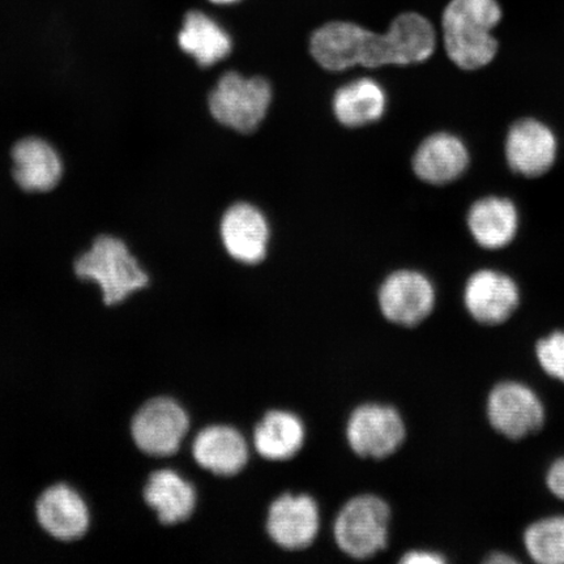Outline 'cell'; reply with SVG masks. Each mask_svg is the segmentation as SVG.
Wrapping results in <instances>:
<instances>
[{
	"label": "cell",
	"mask_w": 564,
	"mask_h": 564,
	"mask_svg": "<svg viewBox=\"0 0 564 564\" xmlns=\"http://www.w3.org/2000/svg\"><path fill=\"white\" fill-rule=\"evenodd\" d=\"M505 154L512 172L525 178H539L554 166L558 140L539 119H519L507 133Z\"/></svg>",
	"instance_id": "cell-9"
},
{
	"label": "cell",
	"mask_w": 564,
	"mask_h": 564,
	"mask_svg": "<svg viewBox=\"0 0 564 564\" xmlns=\"http://www.w3.org/2000/svg\"><path fill=\"white\" fill-rule=\"evenodd\" d=\"M178 44L202 67L217 65L227 58L232 47L229 33L202 11L187 13L178 34Z\"/></svg>",
	"instance_id": "cell-21"
},
{
	"label": "cell",
	"mask_w": 564,
	"mask_h": 564,
	"mask_svg": "<svg viewBox=\"0 0 564 564\" xmlns=\"http://www.w3.org/2000/svg\"><path fill=\"white\" fill-rule=\"evenodd\" d=\"M401 562L405 564H442L446 558L438 553L417 550V552L406 553Z\"/></svg>",
	"instance_id": "cell-27"
},
{
	"label": "cell",
	"mask_w": 564,
	"mask_h": 564,
	"mask_svg": "<svg viewBox=\"0 0 564 564\" xmlns=\"http://www.w3.org/2000/svg\"><path fill=\"white\" fill-rule=\"evenodd\" d=\"M502 17L497 0H451L442 17L443 44L451 62L464 70L489 66L499 48L492 31Z\"/></svg>",
	"instance_id": "cell-2"
},
{
	"label": "cell",
	"mask_w": 564,
	"mask_h": 564,
	"mask_svg": "<svg viewBox=\"0 0 564 564\" xmlns=\"http://www.w3.org/2000/svg\"><path fill=\"white\" fill-rule=\"evenodd\" d=\"M188 429L185 409L165 394L145 400L130 422L133 444L141 454L151 458H166L178 453Z\"/></svg>",
	"instance_id": "cell-4"
},
{
	"label": "cell",
	"mask_w": 564,
	"mask_h": 564,
	"mask_svg": "<svg viewBox=\"0 0 564 564\" xmlns=\"http://www.w3.org/2000/svg\"><path fill=\"white\" fill-rule=\"evenodd\" d=\"M272 87L264 77L227 73L209 95V111L228 129L251 133L259 129L272 104Z\"/></svg>",
	"instance_id": "cell-3"
},
{
	"label": "cell",
	"mask_w": 564,
	"mask_h": 564,
	"mask_svg": "<svg viewBox=\"0 0 564 564\" xmlns=\"http://www.w3.org/2000/svg\"><path fill=\"white\" fill-rule=\"evenodd\" d=\"M488 419L500 435L520 441L544 426L545 408L532 388L509 380L492 388L488 399Z\"/></svg>",
	"instance_id": "cell-6"
},
{
	"label": "cell",
	"mask_w": 564,
	"mask_h": 564,
	"mask_svg": "<svg viewBox=\"0 0 564 564\" xmlns=\"http://www.w3.org/2000/svg\"><path fill=\"white\" fill-rule=\"evenodd\" d=\"M386 109V90L369 77L345 84L334 96L337 121L351 129L378 122Z\"/></svg>",
	"instance_id": "cell-22"
},
{
	"label": "cell",
	"mask_w": 564,
	"mask_h": 564,
	"mask_svg": "<svg viewBox=\"0 0 564 564\" xmlns=\"http://www.w3.org/2000/svg\"><path fill=\"white\" fill-rule=\"evenodd\" d=\"M268 533L278 545L300 550L313 544L319 531V511L307 496H285L274 500L268 513Z\"/></svg>",
	"instance_id": "cell-15"
},
{
	"label": "cell",
	"mask_w": 564,
	"mask_h": 564,
	"mask_svg": "<svg viewBox=\"0 0 564 564\" xmlns=\"http://www.w3.org/2000/svg\"><path fill=\"white\" fill-rule=\"evenodd\" d=\"M210 3L220 4V6H228L232 3L239 2V0H209Z\"/></svg>",
	"instance_id": "cell-29"
},
{
	"label": "cell",
	"mask_w": 564,
	"mask_h": 564,
	"mask_svg": "<svg viewBox=\"0 0 564 564\" xmlns=\"http://www.w3.org/2000/svg\"><path fill=\"white\" fill-rule=\"evenodd\" d=\"M524 545L534 562L564 564V517H549L529 525Z\"/></svg>",
	"instance_id": "cell-24"
},
{
	"label": "cell",
	"mask_w": 564,
	"mask_h": 564,
	"mask_svg": "<svg viewBox=\"0 0 564 564\" xmlns=\"http://www.w3.org/2000/svg\"><path fill=\"white\" fill-rule=\"evenodd\" d=\"M73 272L76 280L96 285L108 307L122 305L151 284L150 274L129 245L111 235L97 237L79 253Z\"/></svg>",
	"instance_id": "cell-1"
},
{
	"label": "cell",
	"mask_w": 564,
	"mask_h": 564,
	"mask_svg": "<svg viewBox=\"0 0 564 564\" xmlns=\"http://www.w3.org/2000/svg\"><path fill=\"white\" fill-rule=\"evenodd\" d=\"M34 514L42 531L65 544L86 538L91 525L86 498L66 482L47 486L35 499Z\"/></svg>",
	"instance_id": "cell-7"
},
{
	"label": "cell",
	"mask_w": 564,
	"mask_h": 564,
	"mask_svg": "<svg viewBox=\"0 0 564 564\" xmlns=\"http://www.w3.org/2000/svg\"><path fill=\"white\" fill-rule=\"evenodd\" d=\"M379 305L388 321L404 327L419 326L433 312L435 288L419 271L393 272L380 286Z\"/></svg>",
	"instance_id": "cell-8"
},
{
	"label": "cell",
	"mask_w": 564,
	"mask_h": 564,
	"mask_svg": "<svg viewBox=\"0 0 564 564\" xmlns=\"http://www.w3.org/2000/svg\"><path fill=\"white\" fill-rule=\"evenodd\" d=\"M546 485L554 497L564 500V457L555 460L549 468Z\"/></svg>",
	"instance_id": "cell-26"
},
{
	"label": "cell",
	"mask_w": 564,
	"mask_h": 564,
	"mask_svg": "<svg viewBox=\"0 0 564 564\" xmlns=\"http://www.w3.org/2000/svg\"><path fill=\"white\" fill-rule=\"evenodd\" d=\"M535 356L549 377L564 383V330L541 338L535 345Z\"/></svg>",
	"instance_id": "cell-25"
},
{
	"label": "cell",
	"mask_w": 564,
	"mask_h": 564,
	"mask_svg": "<svg viewBox=\"0 0 564 564\" xmlns=\"http://www.w3.org/2000/svg\"><path fill=\"white\" fill-rule=\"evenodd\" d=\"M220 235L232 259L258 264L267 256L271 229L262 210L249 203H237L225 212Z\"/></svg>",
	"instance_id": "cell-13"
},
{
	"label": "cell",
	"mask_w": 564,
	"mask_h": 564,
	"mask_svg": "<svg viewBox=\"0 0 564 564\" xmlns=\"http://www.w3.org/2000/svg\"><path fill=\"white\" fill-rule=\"evenodd\" d=\"M12 176L25 193L45 194L59 185L65 164L61 153L44 138L20 139L11 151Z\"/></svg>",
	"instance_id": "cell-12"
},
{
	"label": "cell",
	"mask_w": 564,
	"mask_h": 564,
	"mask_svg": "<svg viewBox=\"0 0 564 564\" xmlns=\"http://www.w3.org/2000/svg\"><path fill=\"white\" fill-rule=\"evenodd\" d=\"M391 66L419 65L435 53L436 31L432 21L417 12L401 13L386 32Z\"/></svg>",
	"instance_id": "cell-20"
},
{
	"label": "cell",
	"mask_w": 564,
	"mask_h": 564,
	"mask_svg": "<svg viewBox=\"0 0 564 564\" xmlns=\"http://www.w3.org/2000/svg\"><path fill=\"white\" fill-rule=\"evenodd\" d=\"M404 440L405 425L397 409L368 404L350 415L348 441L359 456L384 458L397 453Z\"/></svg>",
	"instance_id": "cell-10"
},
{
	"label": "cell",
	"mask_w": 564,
	"mask_h": 564,
	"mask_svg": "<svg viewBox=\"0 0 564 564\" xmlns=\"http://www.w3.org/2000/svg\"><path fill=\"white\" fill-rule=\"evenodd\" d=\"M143 500L161 525L173 527L192 517L196 492L193 485L175 470L154 469L147 477Z\"/></svg>",
	"instance_id": "cell-16"
},
{
	"label": "cell",
	"mask_w": 564,
	"mask_h": 564,
	"mask_svg": "<svg viewBox=\"0 0 564 564\" xmlns=\"http://www.w3.org/2000/svg\"><path fill=\"white\" fill-rule=\"evenodd\" d=\"M193 455L204 469L218 476L239 474L249 460V447L236 429L210 426L197 434Z\"/></svg>",
	"instance_id": "cell-19"
},
{
	"label": "cell",
	"mask_w": 564,
	"mask_h": 564,
	"mask_svg": "<svg viewBox=\"0 0 564 564\" xmlns=\"http://www.w3.org/2000/svg\"><path fill=\"white\" fill-rule=\"evenodd\" d=\"M470 164L468 147L449 132H435L419 145L412 167L422 182L433 186L449 185L467 173Z\"/></svg>",
	"instance_id": "cell-14"
},
{
	"label": "cell",
	"mask_w": 564,
	"mask_h": 564,
	"mask_svg": "<svg viewBox=\"0 0 564 564\" xmlns=\"http://www.w3.org/2000/svg\"><path fill=\"white\" fill-rule=\"evenodd\" d=\"M518 561L513 558V556L505 553H494L489 555V558L486 560V563L497 564V563H517Z\"/></svg>",
	"instance_id": "cell-28"
},
{
	"label": "cell",
	"mask_w": 564,
	"mask_h": 564,
	"mask_svg": "<svg viewBox=\"0 0 564 564\" xmlns=\"http://www.w3.org/2000/svg\"><path fill=\"white\" fill-rule=\"evenodd\" d=\"M467 224L476 243L485 250H502L519 231V212L502 196H485L468 210Z\"/></svg>",
	"instance_id": "cell-17"
},
{
	"label": "cell",
	"mask_w": 564,
	"mask_h": 564,
	"mask_svg": "<svg viewBox=\"0 0 564 564\" xmlns=\"http://www.w3.org/2000/svg\"><path fill=\"white\" fill-rule=\"evenodd\" d=\"M464 303L479 324L499 326L509 321L520 305V291L509 274L479 270L464 289Z\"/></svg>",
	"instance_id": "cell-11"
},
{
	"label": "cell",
	"mask_w": 564,
	"mask_h": 564,
	"mask_svg": "<svg viewBox=\"0 0 564 564\" xmlns=\"http://www.w3.org/2000/svg\"><path fill=\"white\" fill-rule=\"evenodd\" d=\"M305 427L297 415L273 411L256 429L253 443L260 455L268 460H288L302 447Z\"/></svg>",
	"instance_id": "cell-23"
},
{
	"label": "cell",
	"mask_w": 564,
	"mask_h": 564,
	"mask_svg": "<svg viewBox=\"0 0 564 564\" xmlns=\"http://www.w3.org/2000/svg\"><path fill=\"white\" fill-rule=\"evenodd\" d=\"M366 28L349 21H333L315 31L310 53L317 65L333 73L362 65Z\"/></svg>",
	"instance_id": "cell-18"
},
{
	"label": "cell",
	"mask_w": 564,
	"mask_h": 564,
	"mask_svg": "<svg viewBox=\"0 0 564 564\" xmlns=\"http://www.w3.org/2000/svg\"><path fill=\"white\" fill-rule=\"evenodd\" d=\"M390 518V507L383 499L376 496L351 499L336 519L337 545L352 558H370L387 546Z\"/></svg>",
	"instance_id": "cell-5"
}]
</instances>
